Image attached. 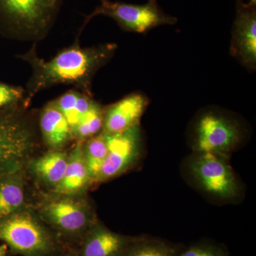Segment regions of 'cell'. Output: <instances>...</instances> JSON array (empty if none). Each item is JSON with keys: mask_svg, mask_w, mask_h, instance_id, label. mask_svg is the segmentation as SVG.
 Returning <instances> with one entry per match:
<instances>
[{"mask_svg": "<svg viewBox=\"0 0 256 256\" xmlns=\"http://www.w3.org/2000/svg\"><path fill=\"white\" fill-rule=\"evenodd\" d=\"M68 154L60 150H50L30 163L32 172L43 182L55 188L60 182L68 164Z\"/></svg>", "mask_w": 256, "mask_h": 256, "instance_id": "obj_15", "label": "cell"}, {"mask_svg": "<svg viewBox=\"0 0 256 256\" xmlns=\"http://www.w3.org/2000/svg\"><path fill=\"white\" fill-rule=\"evenodd\" d=\"M0 240L23 256H46L54 249L46 228L24 208L0 220Z\"/></svg>", "mask_w": 256, "mask_h": 256, "instance_id": "obj_4", "label": "cell"}, {"mask_svg": "<svg viewBox=\"0 0 256 256\" xmlns=\"http://www.w3.org/2000/svg\"><path fill=\"white\" fill-rule=\"evenodd\" d=\"M36 146L28 120L15 111L0 112V178L23 170Z\"/></svg>", "mask_w": 256, "mask_h": 256, "instance_id": "obj_3", "label": "cell"}, {"mask_svg": "<svg viewBox=\"0 0 256 256\" xmlns=\"http://www.w3.org/2000/svg\"><path fill=\"white\" fill-rule=\"evenodd\" d=\"M178 256H226L220 248L210 245L195 246Z\"/></svg>", "mask_w": 256, "mask_h": 256, "instance_id": "obj_22", "label": "cell"}, {"mask_svg": "<svg viewBox=\"0 0 256 256\" xmlns=\"http://www.w3.org/2000/svg\"><path fill=\"white\" fill-rule=\"evenodd\" d=\"M40 124L42 138L50 150H60L73 137L70 124L54 102L43 109Z\"/></svg>", "mask_w": 256, "mask_h": 256, "instance_id": "obj_14", "label": "cell"}, {"mask_svg": "<svg viewBox=\"0 0 256 256\" xmlns=\"http://www.w3.org/2000/svg\"><path fill=\"white\" fill-rule=\"evenodd\" d=\"M54 102L65 116L72 130L76 127L84 114L86 112V104L80 97V92H66Z\"/></svg>", "mask_w": 256, "mask_h": 256, "instance_id": "obj_20", "label": "cell"}, {"mask_svg": "<svg viewBox=\"0 0 256 256\" xmlns=\"http://www.w3.org/2000/svg\"><path fill=\"white\" fill-rule=\"evenodd\" d=\"M237 9L256 8V0H237Z\"/></svg>", "mask_w": 256, "mask_h": 256, "instance_id": "obj_23", "label": "cell"}, {"mask_svg": "<svg viewBox=\"0 0 256 256\" xmlns=\"http://www.w3.org/2000/svg\"><path fill=\"white\" fill-rule=\"evenodd\" d=\"M176 250L166 242L153 239L133 240L122 256H175Z\"/></svg>", "mask_w": 256, "mask_h": 256, "instance_id": "obj_19", "label": "cell"}, {"mask_svg": "<svg viewBox=\"0 0 256 256\" xmlns=\"http://www.w3.org/2000/svg\"><path fill=\"white\" fill-rule=\"evenodd\" d=\"M92 183L84 160L82 144L78 142L68 154V164L60 182L54 188L58 196H75Z\"/></svg>", "mask_w": 256, "mask_h": 256, "instance_id": "obj_13", "label": "cell"}, {"mask_svg": "<svg viewBox=\"0 0 256 256\" xmlns=\"http://www.w3.org/2000/svg\"><path fill=\"white\" fill-rule=\"evenodd\" d=\"M101 1H102V0H101Z\"/></svg>", "mask_w": 256, "mask_h": 256, "instance_id": "obj_26", "label": "cell"}, {"mask_svg": "<svg viewBox=\"0 0 256 256\" xmlns=\"http://www.w3.org/2000/svg\"><path fill=\"white\" fill-rule=\"evenodd\" d=\"M116 48V44H112L90 48L74 45L52 60H45L38 57L34 47L22 56L32 68L26 102L40 90L57 84H73L82 88L87 95L94 75L110 60Z\"/></svg>", "mask_w": 256, "mask_h": 256, "instance_id": "obj_1", "label": "cell"}, {"mask_svg": "<svg viewBox=\"0 0 256 256\" xmlns=\"http://www.w3.org/2000/svg\"><path fill=\"white\" fill-rule=\"evenodd\" d=\"M22 97L21 89L0 84V108L16 102Z\"/></svg>", "mask_w": 256, "mask_h": 256, "instance_id": "obj_21", "label": "cell"}, {"mask_svg": "<svg viewBox=\"0 0 256 256\" xmlns=\"http://www.w3.org/2000/svg\"><path fill=\"white\" fill-rule=\"evenodd\" d=\"M104 126V110L100 106L94 102L86 114L80 118L78 124L72 130L73 137L80 140L89 139L97 136Z\"/></svg>", "mask_w": 256, "mask_h": 256, "instance_id": "obj_18", "label": "cell"}, {"mask_svg": "<svg viewBox=\"0 0 256 256\" xmlns=\"http://www.w3.org/2000/svg\"><path fill=\"white\" fill-rule=\"evenodd\" d=\"M149 100L140 92H133L104 110L102 132L114 134L140 124Z\"/></svg>", "mask_w": 256, "mask_h": 256, "instance_id": "obj_11", "label": "cell"}, {"mask_svg": "<svg viewBox=\"0 0 256 256\" xmlns=\"http://www.w3.org/2000/svg\"><path fill=\"white\" fill-rule=\"evenodd\" d=\"M98 15L114 18L122 30L136 33H146L162 25L174 24L178 22V18L160 9L156 0H149L144 4L102 0L101 4L87 16L85 24Z\"/></svg>", "mask_w": 256, "mask_h": 256, "instance_id": "obj_5", "label": "cell"}, {"mask_svg": "<svg viewBox=\"0 0 256 256\" xmlns=\"http://www.w3.org/2000/svg\"><path fill=\"white\" fill-rule=\"evenodd\" d=\"M64 0H0V25L10 36L38 42L53 28Z\"/></svg>", "mask_w": 256, "mask_h": 256, "instance_id": "obj_2", "label": "cell"}, {"mask_svg": "<svg viewBox=\"0 0 256 256\" xmlns=\"http://www.w3.org/2000/svg\"><path fill=\"white\" fill-rule=\"evenodd\" d=\"M104 134L108 154L96 182L108 181L122 174L134 164L140 154L142 140L140 124L124 132Z\"/></svg>", "mask_w": 256, "mask_h": 256, "instance_id": "obj_6", "label": "cell"}, {"mask_svg": "<svg viewBox=\"0 0 256 256\" xmlns=\"http://www.w3.org/2000/svg\"><path fill=\"white\" fill-rule=\"evenodd\" d=\"M84 160L92 182H96L107 156L108 146L104 132L89 138L82 144Z\"/></svg>", "mask_w": 256, "mask_h": 256, "instance_id": "obj_17", "label": "cell"}, {"mask_svg": "<svg viewBox=\"0 0 256 256\" xmlns=\"http://www.w3.org/2000/svg\"><path fill=\"white\" fill-rule=\"evenodd\" d=\"M134 240L94 224L88 230L80 256H122Z\"/></svg>", "mask_w": 256, "mask_h": 256, "instance_id": "obj_12", "label": "cell"}, {"mask_svg": "<svg viewBox=\"0 0 256 256\" xmlns=\"http://www.w3.org/2000/svg\"><path fill=\"white\" fill-rule=\"evenodd\" d=\"M230 54L246 68L256 66V8L237 9L232 28Z\"/></svg>", "mask_w": 256, "mask_h": 256, "instance_id": "obj_10", "label": "cell"}, {"mask_svg": "<svg viewBox=\"0 0 256 256\" xmlns=\"http://www.w3.org/2000/svg\"><path fill=\"white\" fill-rule=\"evenodd\" d=\"M60 196L42 206L40 212L44 220L68 234L82 233L94 225L92 210L86 202L74 196Z\"/></svg>", "mask_w": 256, "mask_h": 256, "instance_id": "obj_9", "label": "cell"}, {"mask_svg": "<svg viewBox=\"0 0 256 256\" xmlns=\"http://www.w3.org/2000/svg\"><path fill=\"white\" fill-rule=\"evenodd\" d=\"M75 256L70 255V254H69V255H65V256Z\"/></svg>", "mask_w": 256, "mask_h": 256, "instance_id": "obj_25", "label": "cell"}, {"mask_svg": "<svg viewBox=\"0 0 256 256\" xmlns=\"http://www.w3.org/2000/svg\"><path fill=\"white\" fill-rule=\"evenodd\" d=\"M22 171L0 178V220L24 208L25 181Z\"/></svg>", "mask_w": 256, "mask_h": 256, "instance_id": "obj_16", "label": "cell"}, {"mask_svg": "<svg viewBox=\"0 0 256 256\" xmlns=\"http://www.w3.org/2000/svg\"><path fill=\"white\" fill-rule=\"evenodd\" d=\"M192 162V174L202 188L220 198H230L238 193V184L232 168L222 154L200 152Z\"/></svg>", "mask_w": 256, "mask_h": 256, "instance_id": "obj_8", "label": "cell"}, {"mask_svg": "<svg viewBox=\"0 0 256 256\" xmlns=\"http://www.w3.org/2000/svg\"><path fill=\"white\" fill-rule=\"evenodd\" d=\"M8 246L4 244L0 246V256H6L8 252Z\"/></svg>", "mask_w": 256, "mask_h": 256, "instance_id": "obj_24", "label": "cell"}, {"mask_svg": "<svg viewBox=\"0 0 256 256\" xmlns=\"http://www.w3.org/2000/svg\"><path fill=\"white\" fill-rule=\"evenodd\" d=\"M240 136L238 126L233 121L216 112H206L196 124L195 148L198 152L223 156L236 148Z\"/></svg>", "mask_w": 256, "mask_h": 256, "instance_id": "obj_7", "label": "cell"}]
</instances>
